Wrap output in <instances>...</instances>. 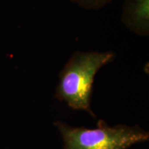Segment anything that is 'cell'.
I'll use <instances>...</instances> for the list:
<instances>
[{"label": "cell", "mask_w": 149, "mask_h": 149, "mask_svg": "<svg viewBox=\"0 0 149 149\" xmlns=\"http://www.w3.org/2000/svg\"><path fill=\"white\" fill-rule=\"evenodd\" d=\"M72 2L86 10H100L114 0H70Z\"/></svg>", "instance_id": "4"}, {"label": "cell", "mask_w": 149, "mask_h": 149, "mask_svg": "<svg viewBox=\"0 0 149 149\" xmlns=\"http://www.w3.org/2000/svg\"><path fill=\"white\" fill-rule=\"evenodd\" d=\"M54 125L60 132L64 149H127L149 139L148 132L138 126H110L104 120L92 129L72 127L60 121Z\"/></svg>", "instance_id": "2"}, {"label": "cell", "mask_w": 149, "mask_h": 149, "mask_svg": "<svg viewBox=\"0 0 149 149\" xmlns=\"http://www.w3.org/2000/svg\"><path fill=\"white\" fill-rule=\"evenodd\" d=\"M113 51H75L59 73L55 97L73 110L96 116L91 108L95 77L102 67L114 60Z\"/></svg>", "instance_id": "1"}, {"label": "cell", "mask_w": 149, "mask_h": 149, "mask_svg": "<svg viewBox=\"0 0 149 149\" xmlns=\"http://www.w3.org/2000/svg\"><path fill=\"white\" fill-rule=\"evenodd\" d=\"M121 21L130 32L149 35V0H124Z\"/></svg>", "instance_id": "3"}]
</instances>
